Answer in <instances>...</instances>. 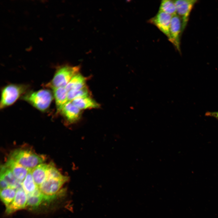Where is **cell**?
I'll use <instances>...</instances> for the list:
<instances>
[{"mask_svg":"<svg viewBox=\"0 0 218 218\" xmlns=\"http://www.w3.org/2000/svg\"><path fill=\"white\" fill-rule=\"evenodd\" d=\"M205 115L207 116L213 117L218 120V111L207 112L206 113Z\"/></svg>","mask_w":218,"mask_h":218,"instance_id":"23","label":"cell"},{"mask_svg":"<svg viewBox=\"0 0 218 218\" xmlns=\"http://www.w3.org/2000/svg\"><path fill=\"white\" fill-rule=\"evenodd\" d=\"M16 191V189L10 187L1 190V199L6 207L8 206L14 200Z\"/></svg>","mask_w":218,"mask_h":218,"instance_id":"19","label":"cell"},{"mask_svg":"<svg viewBox=\"0 0 218 218\" xmlns=\"http://www.w3.org/2000/svg\"><path fill=\"white\" fill-rule=\"evenodd\" d=\"M80 69L79 66L65 65L60 67L47 85L52 89L60 87H65L72 78L79 73Z\"/></svg>","mask_w":218,"mask_h":218,"instance_id":"2","label":"cell"},{"mask_svg":"<svg viewBox=\"0 0 218 218\" xmlns=\"http://www.w3.org/2000/svg\"><path fill=\"white\" fill-rule=\"evenodd\" d=\"M5 165L12 172L16 179L22 182L30 170L26 168L9 158Z\"/></svg>","mask_w":218,"mask_h":218,"instance_id":"11","label":"cell"},{"mask_svg":"<svg viewBox=\"0 0 218 218\" xmlns=\"http://www.w3.org/2000/svg\"><path fill=\"white\" fill-rule=\"evenodd\" d=\"M57 112H59L63 106L68 102L67 91L64 87L52 89Z\"/></svg>","mask_w":218,"mask_h":218,"instance_id":"14","label":"cell"},{"mask_svg":"<svg viewBox=\"0 0 218 218\" xmlns=\"http://www.w3.org/2000/svg\"><path fill=\"white\" fill-rule=\"evenodd\" d=\"M183 33L182 24L180 17L176 14L172 16L170 29L169 41L179 52H180V37Z\"/></svg>","mask_w":218,"mask_h":218,"instance_id":"7","label":"cell"},{"mask_svg":"<svg viewBox=\"0 0 218 218\" xmlns=\"http://www.w3.org/2000/svg\"><path fill=\"white\" fill-rule=\"evenodd\" d=\"M86 78L78 73L74 75L65 87L67 92L80 89L86 85Z\"/></svg>","mask_w":218,"mask_h":218,"instance_id":"16","label":"cell"},{"mask_svg":"<svg viewBox=\"0 0 218 218\" xmlns=\"http://www.w3.org/2000/svg\"><path fill=\"white\" fill-rule=\"evenodd\" d=\"M0 189L1 190L4 189L9 187L7 183L3 179L0 178Z\"/></svg>","mask_w":218,"mask_h":218,"instance_id":"24","label":"cell"},{"mask_svg":"<svg viewBox=\"0 0 218 218\" xmlns=\"http://www.w3.org/2000/svg\"><path fill=\"white\" fill-rule=\"evenodd\" d=\"M48 164L42 163L31 170L34 181L39 188L47 178Z\"/></svg>","mask_w":218,"mask_h":218,"instance_id":"13","label":"cell"},{"mask_svg":"<svg viewBox=\"0 0 218 218\" xmlns=\"http://www.w3.org/2000/svg\"><path fill=\"white\" fill-rule=\"evenodd\" d=\"M171 17L168 14L158 11L155 16L148 21V22L156 26L167 37L169 40Z\"/></svg>","mask_w":218,"mask_h":218,"instance_id":"8","label":"cell"},{"mask_svg":"<svg viewBox=\"0 0 218 218\" xmlns=\"http://www.w3.org/2000/svg\"><path fill=\"white\" fill-rule=\"evenodd\" d=\"M10 158L13 159L24 167L31 170L43 163L45 159L42 156L31 151L19 149L15 150L11 154Z\"/></svg>","mask_w":218,"mask_h":218,"instance_id":"3","label":"cell"},{"mask_svg":"<svg viewBox=\"0 0 218 218\" xmlns=\"http://www.w3.org/2000/svg\"><path fill=\"white\" fill-rule=\"evenodd\" d=\"M158 11L164 12L171 16L176 14V8L174 0L161 1Z\"/></svg>","mask_w":218,"mask_h":218,"instance_id":"20","label":"cell"},{"mask_svg":"<svg viewBox=\"0 0 218 218\" xmlns=\"http://www.w3.org/2000/svg\"><path fill=\"white\" fill-rule=\"evenodd\" d=\"M0 178L4 180L10 187L16 190L23 189L22 182L18 181L11 171L5 165H3L1 167Z\"/></svg>","mask_w":218,"mask_h":218,"instance_id":"12","label":"cell"},{"mask_svg":"<svg viewBox=\"0 0 218 218\" xmlns=\"http://www.w3.org/2000/svg\"><path fill=\"white\" fill-rule=\"evenodd\" d=\"M22 188L27 194L32 193L39 188L35 184L30 170L22 183Z\"/></svg>","mask_w":218,"mask_h":218,"instance_id":"18","label":"cell"},{"mask_svg":"<svg viewBox=\"0 0 218 218\" xmlns=\"http://www.w3.org/2000/svg\"><path fill=\"white\" fill-rule=\"evenodd\" d=\"M67 95L68 101H72L77 98L90 96V93L88 89L86 86L80 89L67 92Z\"/></svg>","mask_w":218,"mask_h":218,"instance_id":"21","label":"cell"},{"mask_svg":"<svg viewBox=\"0 0 218 218\" xmlns=\"http://www.w3.org/2000/svg\"><path fill=\"white\" fill-rule=\"evenodd\" d=\"M66 176L62 175L53 165L48 164L47 178L62 179Z\"/></svg>","mask_w":218,"mask_h":218,"instance_id":"22","label":"cell"},{"mask_svg":"<svg viewBox=\"0 0 218 218\" xmlns=\"http://www.w3.org/2000/svg\"><path fill=\"white\" fill-rule=\"evenodd\" d=\"M72 102L81 110L97 108L100 107L99 104L90 96L77 98Z\"/></svg>","mask_w":218,"mask_h":218,"instance_id":"15","label":"cell"},{"mask_svg":"<svg viewBox=\"0 0 218 218\" xmlns=\"http://www.w3.org/2000/svg\"><path fill=\"white\" fill-rule=\"evenodd\" d=\"M26 206L32 208H36L43 201L44 196L38 189L32 193L27 194Z\"/></svg>","mask_w":218,"mask_h":218,"instance_id":"17","label":"cell"},{"mask_svg":"<svg viewBox=\"0 0 218 218\" xmlns=\"http://www.w3.org/2000/svg\"><path fill=\"white\" fill-rule=\"evenodd\" d=\"M68 180L67 177L62 179H46L39 189L41 192L45 196L57 197L58 195L62 194L61 192L63 191H61L60 190Z\"/></svg>","mask_w":218,"mask_h":218,"instance_id":"5","label":"cell"},{"mask_svg":"<svg viewBox=\"0 0 218 218\" xmlns=\"http://www.w3.org/2000/svg\"><path fill=\"white\" fill-rule=\"evenodd\" d=\"M81 111L72 101H68L63 106L59 112L68 122L72 124L76 122L80 119Z\"/></svg>","mask_w":218,"mask_h":218,"instance_id":"9","label":"cell"},{"mask_svg":"<svg viewBox=\"0 0 218 218\" xmlns=\"http://www.w3.org/2000/svg\"><path fill=\"white\" fill-rule=\"evenodd\" d=\"M25 90L26 87L21 85L11 84L4 87L2 92L0 109L12 104Z\"/></svg>","mask_w":218,"mask_h":218,"instance_id":"4","label":"cell"},{"mask_svg":"<svg viewBox=\"0 0 218 218\" xmlns=\"http://www.w3.org/2000/svg\"><path fill=\"white\" fill-rule=\"evenodd\" d=\"M27 199V194L23 189L17 190L14 200L6 207V213H11L24 208L26 206Z\"/></svg>","mask_w":218,"mask_h":218,"instance_id":"10","label":"cell"},{"mask_svg":"<svg viewBox=\"0 0 218 218\" xmlns=\"http://www.w3.org/2000/svg\"><path fill=\"white\" fill-rule=\"evenodd\" d=\"M197 1L196 0H174L177 14L181 21L183 32L187 25L191 11Z\"/></svg>","mask_w":218,"mask_h":218,"instance_id":"6","label":"cell"},{"mask_svg":"<svg viewBox=\"0 0 218 218\" xmlns=\"http://www.w3.org/2000/svg\"><path fill=\"white\" fill-rule=\"evenodd\" d=\"M22 99L41 111L49 107L53 99L51 92L48 89H41L31 92L25 94Z\"/></svg>","mask_w":218,"mask_h":218,"instance_id":"1","label":"cell"}]
</instances>
